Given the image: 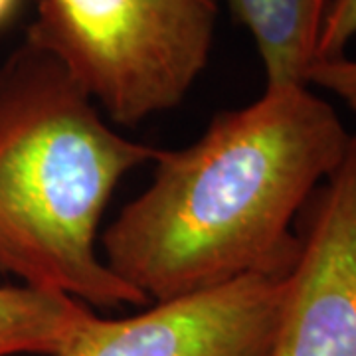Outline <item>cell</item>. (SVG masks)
<instances>
[{"instance_id":"10","label":"cell","mask_w":356,"mask_h":356,"mask_svg":"<svg viewBox=\"0 0 356 356\" xmlns=\"http://www.w3.org/2000/svg\"><path fill=\"white\" fill-rule=\"evenodd\" d=\"M20 4H22V0H0V28H4L13 20Z\"/></svg>"},{"instance_id":"3","label":"cell","mask_w":356,"mask_h":356,"mask_svg":"<svg viewBox=\"0 0 356 356\" xmlns=\"http://www.w3.org/2000/svg\"><path fill=\"white\" fill-rule=\"evenodd\" d=\"M220 0H38L24 40L119 125L182 103L208 65Z\"/></svg>"},{"instance_id":"6","label":"cell","mask_w":356,"mask_h":356,"mask_svg":"<svg viewBox=\"0 0 356 356\" xmlns=\"http://www.w3.org/2000/svg\"><path fill=\"white\" fill-rule=\"evenodd\" d=\"M254 38L267 86L305 83L329 0H226Z\"/></svg>"},{"instance_id":"1","label":"cell","mask_w":356,"mask_h":356,"mask_svg":"<svg viewBox=\"0 0 356 356\" xmlns=\"http://www.w3.org/2000/svg\"><path fill=\"white\" fill-rule=\"evenodd\" d=\"M353 135L307 83L267 86L200 139L161 149L151 184L102 234L103 261L149 303L254 273H287L295 222Z\"/></svg>"},{"instance_id":"4","label":"cell","mask_w":356,"mask_h":356,"mask_svg":"<svg viewBox=\"0 0 356 356\" xmlns=\"http://www.w3.org/2000/svg\"><path fill=\"white\" fill-rule=\"evenodd\" d=\"M295 232L299 252L267 356H356V135Z\"/></svg>"},{"instance_id":"2","label":"cell","mask_w":356,"mask_h":356,"mask_svg":"<svg viewBox=\"0 0 356 356\" xmlns=\"http://www.w3.org/2000/svg\"><path fill=\"white\" fill-rule=\"evenodd\" d=\"M159 153L113 131L64 65L24 40L0 64V273L88 307L149 305L97 238L117 184Z\"/></svg>"},{"instance_id":"7","label":"cell","mask_w":356,"mask_h":356,"mask_svg":"<svg viewBox=\"0 0 356 356\" xmlns=\"http://www.w3.org/2000/svg\"><path fill=\"white\" fill-rule=\"evenodd\" d=\"M91 309L62 293L0 285V356H58Z\"/></svg>"},{"instance_id":"5","label":"cell","mask_w":356,"mask_h":356,"mask_svg":"<svg viewBox=\"0 0 356 356\" xmlns=\"http://www.w3.org/2000/svg\"><path fill=\"white\" fill-rule=\"evenodd\" d=\"M289 271L245 275L133 317L93 315L58 356H267Z\"/></svg>"},{"instance_id":"9","label":"cell","mask_w":356,"mask_h":356,"mask_svg":"<svg viewBox=\"0 0 356 356\" xmlns=\"http://www.w3.org/2000/svg\"><path fill=\"white\" fill-rule=\"evenodd\" d=\"M307 86L329 91L356 113V60L346 56L315 62L305 76Z\"/></svg>"},{"instance_id":"8","label":"cell","mask_w":356,"mask_h":356,"mask_svg":"<svg viewBox=\"0 0 356 356\" xmlns=\"http://www.w3.org/2000/svg\"><path fill=\"white\" fill-rule=\"evenodd\" d=\"M356 36V0H329L318 32L317 60L346 56V46Z\"/></svg>"}]
</instances>
